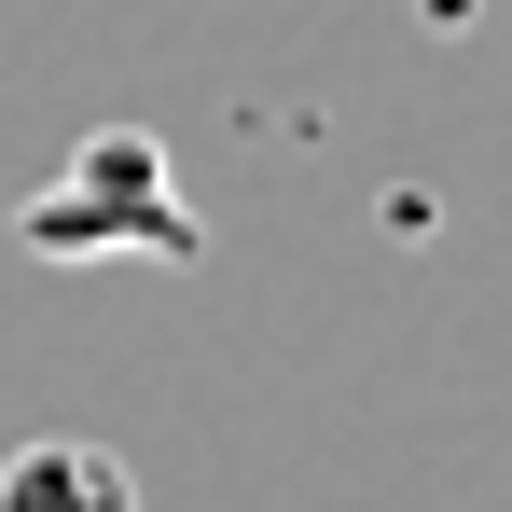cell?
<instances>
[{
	"label": "cell",
	"instance_id": "1",
	"mask_svg": "<svg viewBox=\"0 0 512 512\" xmlns=\"http://www.w3.org/2000/svg\"><path fill=\"white\" fill-rule=\"evenodd\" d=\"M14 236H28L42 263H111V250H139V263H194V208L167 194V153H153L139 125H97L84 167L42 180V194L14 208Z\"/></svg>",
	"mask_w": 512,
	"mask_h": 512
},
{
	"label": "cell",
	"instance_id": "2",
	"mask_svg": "<svg viewBox=\"0 0 512 512\" xmlns=\"http://www.w3.org/2000/svg\"><path fill=\"white\" fill-rule=\"evenodd\" d=\"M0 512H139V471L111 457V443H14L0 457Z\"/></svg>",
	"mask_w": 512,
	"mask_h": 512
}]
</instances>
